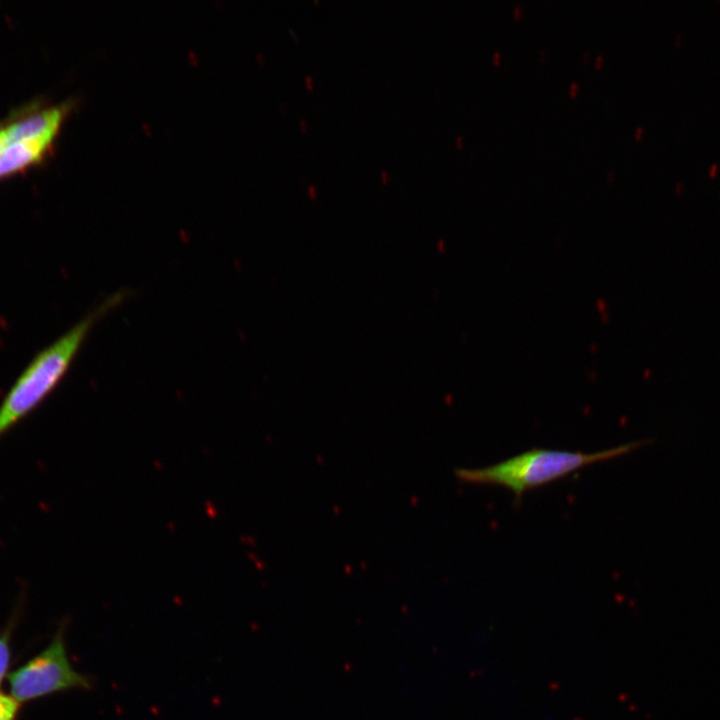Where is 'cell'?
Listing matches in <instances>:
<instances>
[{"label":"cell","mask_w":720,"mask_h":720,"mask_svg":"<svg viewBox=\"0 0 720 720\" xmlns=\"http://www.w3.org/2000/svg\"><path fill=\"white\" fill-rule=\"evenodd\" d=\"M68 110V104L53 106L11 123L4 128L6 145L25 138L56 135Z\"/></svg>","instance_id":"5"},{"label":"cell","mask_w":720,"mask_h":720,"mask_svg":"<svg viewBox=\"0 0 720 720\" xmlns=\"http://www.w3.org/2000/svg\"><path fill=\"white\" fill-rule=\"evenodd\" d=\"M55 137L56 135L46 134L6 145L0 153V178L12 175L39 161Z\"/></svg>","instance_id":"4"},{"label":"cell","mask_w":720,"mask_h":720,"mask_svg":"<svg viewBox=\"0 0 720 720\" xmlns=\"http://www.w3.org/2000/svg\"><path fill=\"white\" fill-rule=\"evenodd\" d=\"M643 444V441H634L593 453L533 448L490 466L458 468L455 474L465 483L502 486L520 499L526 491L594 463L628 454Z\"/></svg>","instance_id":"2"},{"label":"cell","mask_w":720,"mask_h":720,"mask_svg":"<svg viewBox=\"0 0 720 720\" xmlns=\"http://www.w3.org/2000/svg\"><path fill=\"white\" fill-rule=\"evenodd\" d=\"M119 291L87 314L23 370L0 404V438L34 411L69 370L92 327L126 297Z\"/></svg>","instance_id":"1"},{"label":"cell","mask_w":720,"mask_h":720,"mask_svg":"<svg viewBox=\"0 0 720 720\" xmlns=\"http://www.w3.org/2000/svg\"><path fill=\"white\" fill-rule=\"evenodd\" d=\"M5 146H6L5 130L2 129V130H0V153L2 152V150L4 149Z\"/></svg>","instance_id":"8"},{"label":"cell","mask_w":720,"mask_h":720,"mask_svg":"<svg viewBox=\"0 0 720 720\" xmlns=\"http://www.w3.org/2000/svg\"><path fill=\"white\" fill-rule=\"evenodd\" d=\"M8 632L9 631H5L0 634V684L7 673L10 662Z\"/></svg>","instance_id":"7"},{"label":"cell","mask_w":720,"mask_h":720,"mask_svg":"<svg viewBox=\"0 0 720 720\" xmlns=\"http://www.w3.org/2000/svg\"><path fill=\"white\" fill-rule=\"evenodd\" d=\"M19 702L12 696L0 693V720H15Z\"/></svg>","instance_id":"6"},{"label":"cell","mask_w":720,"mask_h":720,"mask_svg":"<svg viewBox=\"0 0 720 720\" xmlns=\"http://www.w3.org/2000/svg\"><path fill=\"white\" fill-rule=\"evenodd\" d=\"M715 169H716V166H713V167H711L710 170H711V172L713 173Z\"/></svg>","instance_id":"9"},{"label":"cell","mask_w":720,"mask_h":720,"mask_svg":"<svg viewBox=\"0 0 720 720\" xmlns=\"http://www.w3.org/2000/svg\"><path fill=\"white\" fill-rule=\"evenodd\" d=\"M11 696L19 703L71 689H89L90 679L71 665L64 631L58 630L49 646L9 676Z\"/></svg>","instance_id":"3"}]
</instances>
